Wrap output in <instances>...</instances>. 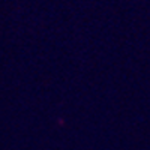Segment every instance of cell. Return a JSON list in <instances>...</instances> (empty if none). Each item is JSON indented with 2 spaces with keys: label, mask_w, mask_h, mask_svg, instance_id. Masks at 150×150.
<instances>
[]
</instances>
